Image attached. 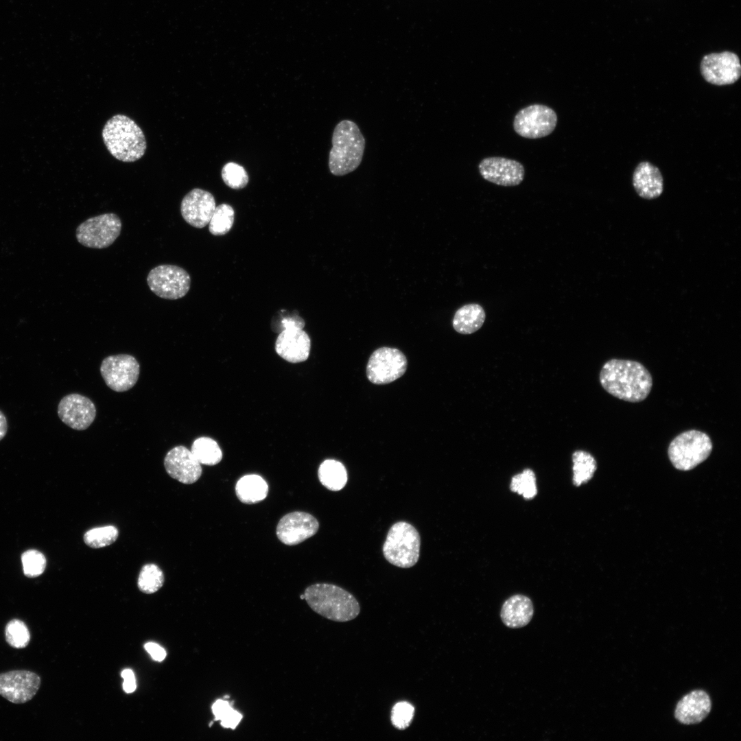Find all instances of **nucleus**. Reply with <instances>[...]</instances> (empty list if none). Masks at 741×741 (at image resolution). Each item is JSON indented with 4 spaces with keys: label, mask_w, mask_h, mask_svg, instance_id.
I'll return each instance as SVG.
<instances>
[{
    "label": "nucleus",
    "mask_w": 741,
    "mask_h": 741,
    "mask_svg": "<svg viewBox=\"0 0 741 741\" xmlns=\"http://www.w3.org/2000/svg\"><path fill=\"white\" fill-rule=\"evenodd\" d=\"M573 484L579 486L587 482L593 477L597 463L594 457L584 450H576L572 454Z\"/></svg>",
    "instance_id": "obj_26"
},
{
    "label": "nucleus",
    "mask_w": 741,
    "mask_h": 741,
    "mask_svg": "<svg viewBox=\"0 0 741 741\" xmlns=\"http://www.w3.org/2000/svg\"><path fill=\"white\" fill-rule=\"evenodd\" d=\"M121 677L124 679V690L126 693L133 692L137 687L136 679L133 671L130 669L124 670L121 672Z\"/></svg>",
    "instance_id": "obj_38"
},
{
    "label": "nucleus",
    "mask_w": 741,
    "mask_h": 741,
    "mask_svg": "<svg viewBox=\"0 0 741 741\" xmlns=\"http://www.w3.org/2000/svg\"><path fill=\"white\" fill-rule=\"evenodd\" d=\"M191 451L200 464L205 465H215L222 458V452L218 444L209 437L196 438L191 445Z\"/></svg>",
    "instance_id": "obj_27"
},
{
    "label": "nucleus",
    "mask_w": 741,
    "mask_h": 741,
    "mask_svg": "<svg viewBox=\"0 0 741 741\" xmlns=\"http://www.w3.org/2000/svg\"><path fill=\"white\" fill-rule=\"evenodd\" d=\"M478 170L484 180L504 187L519 185L525 176V168L521 163L500 156L483 158Z\"/></svg>",
    "instance_id": "obj_14"
},
{
    "label": "nucleus",
    "mask_w": 741,
    "mask_h": 741,
    "mask_svg": "<svg viewBox=\"0 0 741 741\" xmlns=\"http://www.w3.org/2000/svg\"><path fill=\"white\" fill-rule=\"evenodd\" d=\"M221 176L224 183L233 189H243L248 183L246 169L234 162L227 163L223 166Z\"/></svg>",
    "instance_id": "obj_34"
},
{
    "label": "nucleus",
    "mask_w": 741,
    "mask_h": 741,
    "mask_svg": "<svg viewBox=\"0 0 741 741\" xmlns=\"http://www.w3.org/2000/svg\"><path fill=\"white\" fill-rule=\"evenodd\" d=\"M163 583L164 574L158 566L148 563L141 568L137 581L140 591L145 593H153L157 591Z\"/></svg>",
    "instance_id": "obj_29"
},
{
    "label": "nucleus",
    "mask_w": 741,
    "mask_h": 741,
    "mask_svg": "<svg viewBox=\"0 0 741 741\" xmlns=\"http://www.w3.org/2000/svg\"><path fill=\"white\" fill-rule=\"evenodd\" d=\"M421 537L416 529L405 521H398L389 529L383 545L385 558L401 568L414 566L419 558Z\"/></svg>",
    "instance_id": "obj_5"
},
{
    "label": "nucleus",
    "mask_w": 741,
    "mask_h": 741,
    "mask_svg": "<svg viewBox=\"0 0 741 741\" xmlns=\"http://www.w3.org/2000/svg\"><path fill=\"white\" fill-rule=\"evenodd\" d=\"M558 117L550 107L539 104L528 106L516 114L513 128L526 139H539L550 134L555 129Z\"/></svg>",
    "instance_id": "obj_9"
},
{
    "label": "nucleus",
    "mask_w": 741,
    "mask_h": 741,
    "mask_svg": "<svg viewBox=\"0 0 741 741\" xmlns=\"http://www.w3.org/2000/svg\"><path fill=\"white\" fill-rule=\"evenodd\" d=\"M144 648L152 658L156 661H162L166 657L165 650L156 643L148 642Z\"/></svg>",
    "instance_id": "obj_37"
},
{
    "label": "nucleus",
    "mask_w": 741,
    "mask_h": 741,
    "mask_svg": "<svg viewBox=\"0 0 741 741\" xmlns=\"http://www.w3.org/2000/svg\"><path fill=\"white\" fill-rule=\"evenodd\" d=\"M283 329L287 328H300L303 329L305 326V322L303 318L298 316L293 317L284 318L281 321Z\"/></svg>",
    "instance_id": "obj_39"
},
{
    "label": "nucleus",
    "mask_w": 741,
    "mask_h": 741,
    "mask_svg": "<svg viewBox=\"0 0 741 741\" xmlns=\"http://www.w3.org/2000/svg\"><path fill=\"white\" fill-rule=\"evenodd\" d=\"M303 595L314 612L331 621L349 622L357 618L360 612L356 598L335 585L314 584L307 587Z\"/></svg>",
    "instance_id": "obj_3"
},
{
    "label": "nucleus",
    "mask_w": 741,
    "mask_h": 741,
    "mask_svg": "<svg viewBox=\"0 0 741 741\" xmlns=\"http://www.w3.org/2000/svg\"><path fill=\"white\" fill-rule=\"evenodd\" d=\"M58 415L67 426L75 430H84L93 422L96 408L88 397L69 394L61 399L58 405Z\"/></svg>",
    "instance_id": "obj_16"
},
{
    "label": "nucleus",
    "mask_w": 741,
    "mask_h": 741,
    "mask_svg": "<svg viewBox=\"0 0 741 741\" xmlns=\"http://www.w3.org/2000/svg\"><path fill=\"white\" fill-rule=\"evenodd\" d=\"M485 318V311L480 305L467 304L456 311L452 321L453 327L459 333L471 334L482 327Z\"/></svg>",
    "instance_id": "obj_23"
},
{
    "label": "nucleus",
    "mask_w": 741,
    "mask_h": 741,
    "mask_svg": "<svg viewBox=\"0 0 741 741\" xmlns=\"http://www.w3.org/2000/svg\"><path fill=\"white\" fill-rule=\"evenodd\" d=\"M100 373L106 384L111 390L125 392L132 388L138 381L140 366L132 355H110L102 360Z\"/></svg>",
    "instance_id": "obj_11"
},
{
    "label": "nucleus",
    "mask_w": 741,
    "mask_h": 741,
    "mask_svg": "<svg viewBox=\"0 0 741 741\" xmlns=\"http://www.w3.org/2000/svg\"><path fill=\"white\" fill-rule=\"evenodd\" d=\"M215 207V200L212 193L195 188L183 198L180 213L185 221L189 225L202 228L209 224Z\"/></svg>",
    "instance_id": "obj_17"
},
{
    "label": "nucleus",
    "mask_w": 741,
    "mask_h": 741,
    "mask_svg": "<svg viewBox=\"0 0 741 741\" xmlns=\"http://www.w3.org/2000/svg\"><path fill=\"white\" fill-rule=\"evenodd\" d=\"M23 572L28 577H36L45 570L46 559L44 555L35 550H27L22 554Z\"/></svg>",
    "instance_id": "obj_35"
},
{
    "label": "nucleus",
    "mask_w": 741,
    "mask_h": 741,
    "mask_svg": "<svg viewBox=\"0 0 741 741\" xmlns=\"http://www.w3.org/2000/svg\"><path fill=\"white\" fill-rule=\"evenodd\" d=\"M121 221L113 213L90 217L76 229L78 242L88 248L102 249L110 246L119 236Z\"/></svg>",
    "instance_id": "obj_7"
},
{
    "label": "nucleus",
    "mask_w": 741,
    "mask_h": 741,
    "mask_svg": "<svg viewBox=\"0 0 741 741\" xmlns=\"http://www.w3.org/2000/svg\"><path fill=\"white\" fill-rule=\"evenodd\" d=\"M40 685V677L31 671L14 670L0 674V695L12 703L30 701Z\"/></svg>",
    "instance_id": "obj_13"
},
{
    "label": "nucleus",
    "mask_w": 741,
    "mask_h": 741,
    "mask_svg": "<svg viewBox=\"0 0 741 741\" xmlns=\"http://www.w3.org/2000/svg\"><path fill=\"white\" fill-rule=\"evenodd\" d=\"M533 614L534 607L531 600L526 596L515 594L503 603L500 618L507 627L519 628L530 622Z\"/></svg>",
    "instance_id": "obj_22"
},
{
    "label": "nucleus",
    "mask_w": 741,
    "mask_h": 741,
    "mask_svg": "<svg viewBox=\"0 0 741 741\" xmlns=\"http://www.w3.org/2000/svg\"><path fill=\"white\" fill-rule=\"evenodd\" d=\"M511 491L521 495L526 499L534 498L537 494L536 475L530 469H525L515 475L510 481Z\"/></svg>",
    "instance_id": "obj_31"
},
{
    "label": "nucleus",
    "mask_w": 741,
    "mask_h": 741,
    "mask_svg": "<svg viewBox=\"0 0 741 741\" xmlns=\"http://www.w3.org/2000/svg\"><path fill=\"white\" fill-rule=\"evenodd\" d=\"M331 143L328 165L333 175L344 176L359 167L366 141L355 121L344 119L338 123L333 132Z\"/></svg>",
    "instance_id": "obj_2"
},
{
    "label": "nucleus",
    "mask_w": 741,
    "mask_h": 741,
    "mask_svg": "<svg viewBox=\"0 0 741 741\" xmlns=\"http://www.w3.org/2000/svg\"><path fill=\"white\" fill-rule=\"evenodd\" d=\"M310 348L309 336L300 328H287L282 330L275 342L277 353L292 363L305 361L309 357Z\"/></svg>",
    "instance_id": "obj_19"
},
{
    "label": "nucleus",
    "mask_w": 741,
    "mask_h": 741,
    "mask_svg": "<svg viewBox=\"0 0 741 741\" xmlns=\"http://www.w3.org/2000/svg\"><path fill=\"white\" fill-rule=\"evenodd\" d=\"M212 712L215 716L213 721H220L222 727L235 729L241 722L243 716L233 707V703L224 699H217L212 705Z\"/></svg>",
    "instance_id": "obj_30"
},
{
    "label": "nucleus",
    "mask_w": 741,
    "mask_h": 741,
    "mask_svg": "<svg viewBox=\"0 0 741 741\" xmlns=\"http://www.w3.org/2000/svg\"><path fill=\"white\" fill-rule=\"evenodd\" d=\"M633 185L642 198L651 200L661 196L663 178L659 169L648 161L640 162L633 173Z\"/></svg>",
    "instance_id": "obj_21"
},
{
    "label": "nucleus",
    "mask_w": 741,
    "mask_h": 741,
    "mask_svg": "<svg viewBox=\"0 0 741 741\" xmlns=\"http://www.w3.org/2000/svg\"><path fill=\"white\" fill-rule=\"evenodd\" d=\"M147 283L151 291L160 298L176 300L183 298L189 292L191 277L183 268L163 264L150 271Z\"/></svg>",
    "instance_id": "obj_8"
},
{
    "label": "nucleus",
    "mask_w": 741,
    "mask_h": 741,
    "mask_svg": "<svg viewBox=\"0 0 741 741\" xmlns=\"http://www.w3.org/2000/svg\"><path fill=\"white\" fill-rule=\"evenodd\" d=\"M712 449V442L706 433L690 430L679 434L670 442L668 454L677 469L689 471L705 461Z\"/></svg>",
    "instance_id": "obj_6"
},
{
    "label": "nucleus",
    "mask_w": 741,
    "mask_h": 741,
    "mask_svg": "<svg viewBox=\"0 0 741 741\" xmlns=\"http://www.w3.org/2000/svg\"><path fill=\"white\" fill-rule=\"evenodd\" d=\"M102 138L110 154L123 162L140 159L147 148L142 130L125 115H115L106 121L102 130Z\"/></svg>",
    "instance_id": "obj_4"
},
{
    "label": "nucleus",
    "mask_w": 741,
    "mask_h": 741,
    "mask_svg": "<svg viewBox=\"0 0 741 741\" xmlns=\"http://www.w3.org/2000/svg\"><path fill=\"white\" fill-rule=\"evenodd\" d=\"M235 493L241 502L247 504H256L266 497L268 485L266 480L258 475H246L237 482Z\"/></svg>",
    "instance_id": "obj_24"
},
{
    "label": "nucleus",
    "mask_w": 741,
    "mask_h": 741,
    "mask_svg": "<svg viewBox=\"0 0 741 741\" xmlns=\"http://www.w3.org/2000/svg\"><path fill=\"white\" fill-rule=\"evenodd\" d=\"M704 80L716 86L734 84L741 76V64L737 54L729 51L705 55L700 65Z\"/></svg>",
    "instance_id": "obj_12"
},
{
    "label": "nucleus",
    "mask_w": 741,
    "mask_h": 741,
    "mask_svg": "<svg viewBox=\"0 0 741 741\" xmlns=\"http://www.w3.org/2000/svg\"><path fill=\"white\" fill-rule=\"evenodd\" d=\"M119 531L115 526H106L92 528L84 534V541L92 548H101L113 543L117 539Z\"/></svg>",
    "instance_id": "obj_32"
},
{
    "label": "nucleus",
    "mask_w": 741,
    "mask_h": 741,
    "mask_svg": "<svg viewBox=\"0 0 741 741\" xmlns=\"http://www.w3.org/2000/svg\"><path fill=\"white\" fill-rule=\"evenodd\" d=\"M318 528L319 523L313 515L294 511L285 515L279 520L276 534L283 543L295 545L314 536Z\"/></svg>",
    "instance_id": "obj_15"
},
{
    "label": "nucleus",
    "mask_w": 741,
    "mask_h": 741,
    "mask_svg": "<svg viewBox=\"0 0 741 741\" xmlns=\"http://www.w3.org/2000/svg\"><path fill=\"white\" fill-rule=\"evenodd\" d=\"M320 483L327 489L338 491L344 488L347 482V472L344 464L336 460L323 461L318 471Z\"/></svg>",
    "instance_id": "obj_25"
},
{
    "label": "nucleus",
    "mask_w": 741,
    "mask_h": 741,
    "mask_svg": "<svg viewBox=\"0 0 741 741\" xmlns=\"http://www.w3.org/2000/svg\"><path fill=\"white\" fill-rule=\"evenodd\" d=\"M164 466L169 476L186 484L196 482L202 472L201 464L183 445L174 447L167 453Z\"/></svg>",
    "instance_id": "obj_18"
},
{
    "label": "nucleus",
    "mask_w": 741,
    "mask_h": 741,
    "mask_svg": "<svg viewBox=\"0 0 741 741\" xmlns=\"http://www.w3.org/2000/svg\"><path fill=\"white\" fill-rule=\"evenodd\" d=\"M234 219L233 208L228 204L222 203L215 207L209 223V231L215 236L224 235L231 229Z\"/></svg>",
    "instance_id": "obj_28"
},
{
    "label": "nucleus",
    "mask_w": 741,
    "mask_h": 741,
    "mask_svg": "<svg viewBox=\"0 0 741 741\" xmlns=\"http://www.w3.org/2000/svg\"><path fill=\"white\" fill-rule=\"evenodd\" d=\"M408 362L399 349L381 347L370 355L366 366V377L373 384L383 385L401 377L406 371Z\"/></svg>",
    "instance_id": "obj_10"
},
{
    "label": "nucleus",
    "mask_w": 741,
    "mask_h": 741,
    "mask_svg": "<svg viewBox=\"0 0 741 741\" xmlns=\"http://www.w3.org/2000/svg\"><path fill=\"white\" fill-rule=\"evenodd\" d=\"M7 431V419L3 412L0 410V441L5 436Z\"/></svg>",
    "instance_id": "obj_40"
},
{
    "label": "nucleus",
    "mask_w": 741,
    "mask_h": 741,
    "mask_svg": "<svg viewBox=\"0 0 741 741\" xmlns=\"http://www.w3.org/2000/svg\"><path fill=\"white\" fill-rule=\"evenodd\" d=\"M414 714V707L412 704L405 701L398 702L391 710V722L396 729L404 730L411 724Z\"/></svg>",
    "instance_id": "obj_36"
},
{
    "label": "nucleus",
    "mask_w": 741,
    "mask_h": 741,
    "mask_svg": "<svg viewBox=\"0 0 741 741\" xmlns=\"http://www.w3.org/2000/svg\"><path fill=\"white\" fill-rule=\"evenodd\" d=\"M5 635L7 642L16 648L26 647L30 639L27 626L23 622L17 619L12 620L7 624Z\"/></svg>",
    "instance_id": "obj_33"
},
{
    "label": "nucleus",
    "mask_w": 741,
    "mask_h": 741,
    "mask_svg": "<svg viewBox=\"0 0 741 741\" xmlns=\"http://www.w3.org/2000/svg\"><path fill=\"white\" fill-rule=\"evenodd\" d=\"M599 379L608 393L631 403L646 399L652 386L648 369L642 364L628 360H608L602 367Z\"/></svg>",
    "instance_id": "obj_1"
},
{
    "label": "nucleus",
    "mask_w": 741,
    "mask_h": 741,
    "mask_svg": "<svg viewBox=\"0 0 741 741\" xmlns=\"http://www.w3.org/2000/svg\"><path fill=\"white\" fill-rule=\"evenodd\" d=\"M711 701L703 690H694L684 696L677 704L674 716L681 723L694 725L702 722L709 714Z\"/></svg>",
    "instance_id": "obj_20"
}]
</instances>
